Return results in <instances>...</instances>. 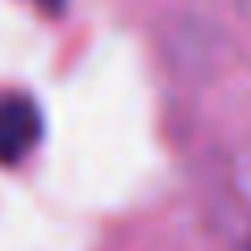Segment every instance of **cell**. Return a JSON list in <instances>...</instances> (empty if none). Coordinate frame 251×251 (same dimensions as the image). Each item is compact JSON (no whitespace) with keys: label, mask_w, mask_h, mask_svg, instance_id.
<instances>
[{"label":"cell","mask_w":251,"mask_h":251,"mask_svg":"<svg viewBox=\"0 0 251 251\" xmlns=\"http://www.w3.org/2000/svg\"><path fill=\"white\" fill-rule=\"evenodd\" d=\"M42 143V109L25 92L0 97V163H21Z\"/></svg>","instance_id":"obj_1"},{"label":"cell","mask_w":251,"mask_h":251,"mask_svg":"<svg viewBox=\"0 0 251 251\" xmlns=\"http://www.w3.org/2000/svg\"><path fill=\"white\" fill-rule=\"evenodd\" d=\"M247 251H251V243H247Z\"/></svg>","instance_id":"obj_2"}]
</instances>
